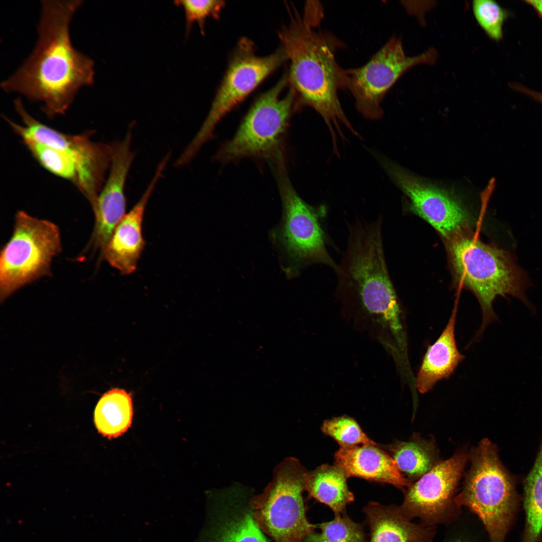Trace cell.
I'll return each mask as SVG.
<instances>
[{
    "instance_id": "obj_2",
    "label": "cell",
    "mask_w": 542,
    "mask_h": 542,
    "mask_svg": "<svg viewBox=\"0 0 542 542\" xmlns=\"http://www.w3.org/2000/svg\"><path fill=\"white\" fill-rule=\"evenodd\" d=\"M279 37L290 62L288 76L298 105L308 106L323 118L336 148L341 126L358 136L343 111L338 97L345 89V69L338 64L336 52L344 44L332 33L316 30L295 11Z\"/></svg>"
},
{
    "instance_id": "obj_13",
    "label": "cell",
    "mask_w": 542,
    "mask_h": 542,
    "mask_svg": "<svg viewBox=\"0 0 542 542\" xmlns=\"http://www.w3.org/2000/svg\"><path fill=\"white\" fill-rule=\"evenodd\" d=\"M409 201V208L427 221L441 235L449 237L469 220L467 210L451 192L417 177L394 162L375 156Z\"/></svg>"
},
{
    "instance_id": "obj_32",
    "label": "cell",
    "mask_w": 542,
    "mask_h": 542,
    "mask_svg": "<svg viewBox=\"0 0 542 542\" xmlns=\"http://www.w3.org/2000/svg\"><path fill=\"white\" fill-rule=\"evenodd\" d=\"M449 542H471L469 539L466 538H463L461 537H456L452 539Z\"/></svg>"
},
{
    "instance_id": "obj_8",
    "label": "cell",
    "mask_w": 542,
    "mask_h": 542,
    "mask_svg": "<svg viewBox=\"0 0 542 542\" xmlns=\"http://www.w3.org/2000/svg\"><path fill=\"white\" fill-rule=\"evenodd\" d=\"M289 83L287 75L273 87L261 94L254 102L242 120L234 137L218 151L216 157L229 162L245 157L282 159L280 149L287 130L297 96L290 87L282 96Z\"/></svg>"
},
{
    "instance_id": "obj_14",
    "label": "cell",
    "mask_w": 542,
    "mask_h": 542,
    "mask_svg": "<svg viewBox=\"0 0 542 542\" xmlns=\"http://www.w3.org/2000/svg\"><path fill=\"white\" fill-rule=\"evenodd\" d=\"M27 133L30 139L63 151L74 160L78 171L76 187L87 198L93 210L110 169L111 144L95 142L88 133L66 134L37 119L30 122Z\"/></svg>"
},
{
    "instance_id": "obj_10",
    "label": "cell",
    "mask_w": 542,
    "mask_h": 542,
    "mask_svg": "<svg viewBox=\"0 0 542 542\" xmlns=\"http://www.w3.org/2000/svg\"><path fill=\"white\" fill-rule=\"evenodd\" d=\"M277 165L284 213L280 239L294 274L314 264L326 265L335 272L338 263L328 250L326 234L321 223L327 213L326 207H314L305 202L292 185L284 162Z\"/></svg>"
},
{
    "instance_id": "obj_18",
    "label": "cell",
    "mask_w": 542,
    "mask_h": 542,
    "mask_svg": "<svg viewBox=\"0 0 542 542\" xmlns=\"http://www.w3.org/2000/svg\"><path fill=\"white\" fill-rule=\"evenodd\" d=\"M362 511L369 527V542H432L434 529L414 523L397 506L370 502Z\"/></svg>"
},
{
    "instance_id": "obj_16",
    "label": "cell",
    "mask_w": 542,
    "mask_h": 542,
    "mask_svg": "<svg viewBox=\"0 0 542 542\" xmlns=\"http://www.w3.org/2000/svg\"><path fill=\"white\" fill-rule=\"evenodd\" d=\"M169 160L165 157L160 162L141 198L116 226L105 248L102 260L122 275L131 274L137 268L145 245L142 226L146 208Z\"/></svg>"
},
{
    "instance_id": "obj_29",
    "label": "cell",
    "mask_w": 542,
    "mask_h": 542,
    "mask_svg": "<svg viewBox=\"0 0 542 542\" xmlns=\"http://www.w3.org/2000/svg\"><path fill=\"white\" fill-rule=\"evenodd\" d=\"M176 3L184 10L188 31L195 22L198 23L203 29L206 18L210 16L217 18L225 5L224 2L217 0H182L176 1Z\"/></svg>"
},
{
    "instance_id": "obj_3",
    "label": "cell",
    "mask_w": 542,
    "mask_h": 542,
    "mask_svg": "<svg viewBox=\"0 0 542 542\" xmlns=\"http://www.w3.org/2000/svg\"><path fill=\"white\" fill-rule=\"evenodd\" d=\"M347 226V246L335 272L336 290L380 317L402 349L405 341L400 310L386 263L382 217L374 221L357 217Z\"/></svg>"
},
{
    "instance_id": "obj_12",
    "label": "cell",
    "mask_w": 542,
    "mask_h": 542,
    "mask_svg": "<svg viewBox=\"0 0 542 542\" xmlns=\"http://www.w3.org/2000/svg\"><path fill=\"white\" fill-rule=\"evenodd\" d=\"M468 458L466 450H459L412 482L399 506L402 514L410 520L419 518L430 526L451 519L459 507L455 494Z\"/></svg>"
},
{
    "instance_id": "obj_11",
    "label": "cell",
    "mask_w": 542,
    "mask_h": 542,
    "mask_svg": "<svg viewBox=\"0 0 542 542\" xmlns=\"http://www.w3.org/2000/svg\"><path fill=\"white\" fill-rule=\"evenodd\" d=\"M437 56L434 48L407 56L401 40L392 37L365 64L345 69V89L354 97L358 112L365 118L378 119L383 113L381 102L397 81L415 66L433 64Z\"/></svg>"
},
{
    "instance_id": "obj_4",
    "label": "cell",
    "mask_w": 542,
    "mask_h": 542,
    "mask_svg": "<svg viewBox=\"0 0 542 542\" xmlns=\"http://www.w3.org/2000/svg\"><path fill=\"white\" fill-rule=\"evenodd\" d=\"M450 250L458 276L480 304L483 322L479 334L498 320L492 308L498 296L510 295L531 308L525 295L530 282L511 251L467 236L453 238Z\"/></svg>"
},
{
    "instance_id": "obj_5",
    "label": "cell",
    "mask_w": 542,
    "mask_h": 542,
    "mask_svg": "<svg viewBox=\"0 0 542 542\" xmlns=\"http://www.w3.org/2000/svg\"><path fill=\"white\" fill-rule=\"evenodd\" d=\"M471 467L455 502L477 515L490 542H503L516 506L512 482L502 466L495 446L484 439L469 454Z\"/></svg>"
},
{
    "instance_id": "obj_17",
    "label": "cell",
    "mask_w": 542,
    "mask_h": 542,
    "mask_svg": "<svg viewBox=\"0 0 542 542\" xmlns=\"http://www.w3.org/2000/svg\"><path fill=\"white\" fill-rule=\"evenodd\" d=\"M334 459V465L348 478L389 484L402 491L412 483L400 473L390 455L377 444L340 447Z\"/></svg>"
},
{
    "instance_id": "obj_15",
    "label": "cell",
    "mask_w": 542,
    "mask_h": 542,
    "mask_svg": "<svg viewBox=\"0 0 542 542\" xmlns=\"http://www.w3.org/2000/svg\"><path fill=\"white\" fill-rule=\"evenodd\" d=\"M133 127L123 138L111 144V160L108 176L93 210L95 223L85 250L99 252L101 261L105 248L117 224L126 214L125 186L134 158L131 149Z\"/></svg>"
},
{
    "instance_id": "obj_30",
    "label": "cell",
    "mask_w": 542,
    "mask_h": 542,
    "mask_svg": "<svg viewBox=\"0 0 542 542\" xmlns=\"http://www.w3.org/2000/svg\"><path fill=\"white\" fill-rule=\"evenodd\" d=\"M509 86L511 88L526 94L542 104V92L529 89L518 83H510Z\"/></svg>"
},
{
    "instance_id": "obj_22",
    "label": "cell",
    "mask_w": 542,
    "mask_h": 542,
    "mask_svg": "<svg viewBox=\"0 0 542 542\" xmlns=\"http://www.w3.org/2000/svg\"><path fill=\"white\" fill-rule=\"evenodd\" d=\"M133 415L132 398L125 390L114 388L101 397L94 411L98 432L108 438H116L129 427Z\"/></svg>"
},
{
    "instance_id": "obj_21",
    "label": "cell",
    "mask_w": 542,
    "mask_h": 542,
    "mask_svg": "<svg viewBox=\"0 0 542 542\" xmlns=\"http://www.w3.org/2000/svg\"><path fill=\"white\" fill-rule=\"evenodd\" d=\"M382 447L393 458L402 475L411 483L440 462L435 442L422 438L418 434H414L408 441H396Z\"/></svg>"
},
{
    "instance_id": "obj_31",
    "label": "cell",
    "mask_w": 542,
    "mask_h": 542,
    "mask_svg": "<svg viewBox=\"0 0 542 542\" xmlns=\"http://www.w3.org/2000/svg\"><path fill=\"white\" fill-rule=\"evenodd\" d=\"M524 2L531 6L542 19V1L527 0Z\"/></svg>"
},
{
    "instance_id": "obj_7",
    "label": "cell",
    "mask_w": 542,
    "mask_h": 542,
    "mask_svg": "<svg viewBox=\"0 0 542 542\" xmlns=\"http://www.w3.org/2000/svg\"><path fill=\"white\" fill-rule=\"evenodd\" d=\"M62 249L59 227L48 220L18 211L12 234L0 254V301L51 274Z\"/></svg>"
},
{
    "instance_id": "obj_1",
    "label": "cell",
    "mask_w": 542,
    "mask_h": 542,
    "mask_svg": "<svg viewBox=\"0 0 542 542\" xmlns=\"http://www.w3.org/2000/svg\"><path fill=\"white\" fill-rule=\"evenodd\" d=\"M82 0H43L32 53L1 88L41 102L49 117L64 114L83 87L94 82V63L75 49L70 26Z\"/></svg>"
},
{
    "instance_id": "obj_28",
    "label": "cell",
    "mask_w": 542,
    "mask_h": 542,
    "mask_svg": "<svg viewBox=\"0 0 542 542\" xmlns=\"http://www.w3.org/2000/svg\"><path fill=\"white\" fill-rule=\"evenodd\" d=\"M472 10L478 25L491 39L498 41L503 37V25L509 13L492 0H475Z\"/></svg>"
},
{
    "instance_id": "obj_27",
    "label": "cell",
    "mask_w": 542,
    "mask_h": 542,
    "mask_svg": "<svg viewBox=\"0 0 542 542\" xmlns=\"http://www.w3.org/2000/svg\"><path fill=\"white\" fill-rule=\"evenodd\" d=\"M322 431L335 440L340 447L360 445H377L362 430L358 424L351 417L343 416L326 420Z\"/></svg>"
},
{
    "instance_id": "obj_25",
    "label": "cell",
    "mask_w": 542,
    "mask_h": 542,
    "mask_svg": "<svg viewBox=\"0 0 542 542\" xmlns=\"http://www.w3.org/2000/svg\"><path fill=\"white\" fill-rule=\"evenodd\" d=\"M317 528L320 529V532L314 531L304 542H365L362 526L345 513L318 524Z\"/></svg>"
},
{
    "instance_id": "obj_24",
    "label": "cell",
    "mask_w": 542,
    "mask_h": 542,
    "mask_svg": "<svg viewBox=\"0 0 542 542\" xmlns=\"http://www.w3.org/2000/svg\"><path fill=\"white\" fill-rule=\"evenodd\" d=\"M23 141L33 156L43 168L57 176L70 181L77 186V166L68 154L29 139Z\"/></svg>"
},
{
    "instance_id": "obj_20",
    "label": "cell",
    "mask_w": 542,
    "mask_h": 542,
    "mask_svg": "<svg viewBox=\"0 0 542 542\" xmlns=\"http://www.w3.org/2000/svg\"><path fill=\"white\" fill-rule=\"evenodd\" d=\"M347 476L336 465H322L308 472L305 485L309 496L329 507L335 515L345 513L348 505L354 500L348 488Z\"/></svg>"
},
{
    "instance_id": "obj_9",
    "label": "cell",
    "mask_w": 542,
    "mask_h": 542,
    "mask_svg": "<svg viewBox=\"0 0 542 542\" xmlns=\"http://www.w3.org/2000/svg\"><path fill=\"white\" fill-rule=\"evenodd\" d=\"M288 60L281 47L266 56L255 54L253 43L241 39L234 52L225 75L214 98L205 121L182 152L183 157L191 161L202 145L212 136L221 118L245 99L269 74Z\"/></svg>"
},
{
    "instance_id": "obj_19",
    "label": "cell",
    "mask_w": 542,
    "mask_h": 542,
    "mask_svg": "<svg viewBox=\"0 0 542 542\" xmlns=\"http://www.w3.org/2000/svg\"><path fill=\"white\" fill-rule=\"evenodd\" d=\"M456 312L435 343L429 346L415 380V386L421 393L432 389L439 380L448 378L465 358L458 350L455 337Z\"/></svg>"
},
{
    "instance_id": "obj_6",
    "label": "cell",
    "mask_w": 542,
    "mask_h": 542,
    "mask_svg": "<svg viewBox=\"0 0 542 542\" xmlns=\"http://www.w3.org/2000/svg\"><path fill=\"white\" fill-rule=\"evenodd\" d=\"M308 472L297 459L286 458L263 491L250 499L255 523L274 542H304L317 528L307 518L303 496Z\"/></svg>"
},
{
    "instance_id": "obj_23",
    "label": "cell",
    "mask_w": 542,
    "mask_h": 542,
    "mask_svg": "<svg viewBox=\"0 0 542 542\" xmlns=\"http://www.w3.org/2000/svg\"><path fill=\"white\" fill-rule=\"evenodd\" d=\"M526 522L522 542H538L542 530V444L524 483Z\"/></svg>"
},
{
    "instance_id": "obj_26",
    "label": "cell",
    "mask_w": 542,
    "mask_h": 542,
    "mask_svg": "<svg viewBox=\"0 0 542 542\" xmlns=\"http://www.w3.org/2000/svg\"><path fill=\"white\" fill-rule=\"evenodd\" d=\"M214 542H268L249 512L238 514L224 522Z\"/></svg>"
}]
</instances>
